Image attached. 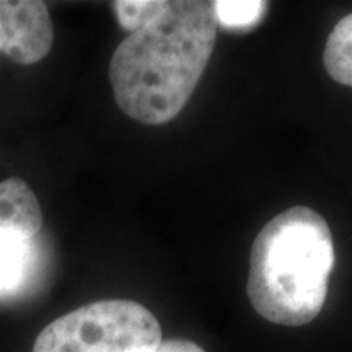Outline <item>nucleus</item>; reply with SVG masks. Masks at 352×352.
Segmentation results:
<instances>
[{
  "mask_svg": "<svg viewBox=\"0 0 352 352\" xmlns=\"http://www.w3.org/2000/svg\"><path fill=\"white\" fill-rule=\"evenodd\" d=\"M162 328L148 308L132 300H100L47 324L33 352H153Z\"/></svg>",
  "mask_w": 352,
  "mask_h": 352,
  "instance_id": "3",
  "label": "nucleus"
},
{
  "mask_svg": "<svg viewBox=\"0 0 352 352\" xmlns=\"http://www.w3.org/2000/svg\"><path fill=\"white\" fill-rule=\"evenodd\" d=\"M212 6L217 25L232 32H248L264 19L270 3L254 0H217Z\"/></svg>",
  "mask_w": 352,
  "mask_h": 352,
  "instance_id": "7",
  "label": "nucleus"
},
{
  "mask_svg": "<svg viewBox=\"0 0 352 352\" xmlns=\"http://www.w3.org/2000/svg\"><path fill=\"white\" fill-rule=\"evenodd\" d=\"M212 2L175 0L116 47L109 63L114 100L148 126L175 120L195 94L217 38Z\"/></svg>",
  "mask_w": 352,
  "mask_h": 352,
  "instance_id": "1",
  "label": "nucleus"
},
{
  "mask_svg": "<svg viewBox=\"0 0 352 352\" xmlns=\"http://www.w3.org/2000/svg\"><path fill=\"white\" fill-rule=\"evenodd\" d=\"M32 259V240L0 232V297L12 296L25 284Z\"/></svg>",
  "mask_w": 352,
  "mask_h": 352,
  "instance_id": "5",
  "label": "nucleus"
},
{
  "mask_svg": "<svg viewBox=\"0 0 352 352\" xmlns=\"http://www.w3.org/2000/svg\"><path fill=\"white\" fill-rule=\"evenodd\" d=\"M334 266L328 222L307 206L277 214L253 241L246 292L264 320L303 327L327 302Z\"/></svg>",
  "mask_w": 352,
  "mask_h": 352,
  "instance_id": "2",
  "label": "nucleus"
},
{
  "mask_svg": "<svg viewBox=\"0 0 352 352\" xmlns=\"http://www.w3.org/2000/svg\"><path fill=\"white\" fill-rule=\"evenodd\" d=\"M168 7L165 0H118L113 2L118 21L126 32L135 33L151 25Z\"/></svg>",
  "mask_w": 352,
  "mask_h": 352,
  "instance_id": "8",
  "label": "nucleus"
},
{
  "mask_svg": "<svg viewBox=\"0 0 352 352\" xmlns=\"http://www.w3.org/2000/svg\"><path fill=\"white\" fill-rule=\"evenodd\" d=\"M54 26L47 6L39 0H0V52L21 65L50 54Z\"/></svg>",
  "mask_w": 352,
  "mask_h": 352,
  "instance_id": "4",
  "label": "nucleus"
},
{
  "mask_svg": "<svg viewBox=\"0 0 352 352\" xmlns=\"http://www.w3.org/2000/svg\"><path fill=\"white\" fill-rule=\"evenodd\" d=\"M323 63L333 80L352 87V12L338 21L329 33Z\"/></svg>",
  "mask_w": 352,
  "mask_h": 352,
  "instance_id": "6",
  "label": "nucleus"
},
{
  "mask_svg": "<svg viewBox=\"0 0 352 352\" xmlns=\"http://www.w3.org/2000/svg\"><path fill=\"white\" fill-rule=\"evenodd\" d=\"M153 352H206L199 344L188 340L162 341Z\"/></svg>",
  "mask_w": 352,
  "mask_h": 352,
  "instance_id": "9",
  "label": "nucleus"
}]
</instances>
